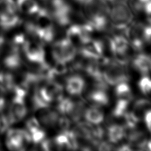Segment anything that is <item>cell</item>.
I'll use <instances>...</instances> for the list:
<instances>
[{
  "label": "cell",
  "mask_w": 151,
  "mask_h": 151,
  "mask_svg": "<svg viewBox=\"0 0 151 151\" xmlns=\"http://www.w3.org/2000/svg\"><path fill=\"white\" fill-rule=\"evenodd\" d=\"M109 17L113 27L125 33L126 28L132 23L133 15L126 2H118L110 7Z\"/></svg>",
  "instance_id": "6da1fadb"
},
{
  "label": "cell",
  "mask_w": 151,
  "mask_h": 151,
  "mask_svg": "<svg viewBox=\"0 0 151 151\" xmlns=\"http://www.w3.org/2000/svg\"><path fill=\"white\" fill-rule=\"evenodd\" d=\"M125 66L115 61H110L109 64L105 66L102 70V76L107 84L115 86L127 82L128 75Z\"/></svg>",
  "instance_id": "7a4b0ae2"
},
{
  "label": "cell",
  "mask_w": 151,
  "mask_h": 151,
  "mask_svg": "<svg viewBox=\"0 0 151 151\" xmlns=\"http://www.w3.org/2000/svg\"><path fill=\"white\" fill-rule=\"evenodd\" d=\"M31 142L30 134L23 129H9L6 137V145L12 150H23Z\"/></svg>",
  "instance_id": "3957f363"
},
{
  "label": "cell",
  "mask_w": 151,
  "mask_h": 151,
  "mask_svg": "<svg viewBox=\"0 0 151 151\" xmlns=\"http://www.w3.org/2000/svg\"><path fill=\"white\" fill-rule=\"evenodd\" d=\"M23 51L25 53L26 58L31 63L41 64L45 62L43 43L36 40L27 39L23 46Z\"/></svg>",
  "instance_id": "277c9868"
},
{
  "label": "cell",
  "mask_w": 151,
  "mask_h": 151,
  "mask_svg": "<svg viewBox=\"0 0 151 151\" xmlns=\"http://www.w3.org/2000/svg\"><path fill=\"white\" fill-rule=\"evenodd\" d=\"M38 88L41 98L48 104L53 101H59L63 98V86L55 80L47 81L45 84Z\"/></svg>",
  "instance_id": "5b68a950"
},
{
  "label": "cell",
  "mask_w": 151,
  "mask_h": 151,
  "mask_svg": "<svg viewBox=\"0 0 151 151\" xmlns=\"http://www.w3.org/2000/svg\"><path fill=\"white\" fill-rule=\"evenodd\" d=\"M105 50L104 42L99 40L91 39L81 46L80 54L87 58L97 59L103 55Z\"/></svg>",
  "instance_id": "8992f818"
},
{
  "label": "cell",
  "mask_w": 151,
  "mask_h": 151,
  "mask_svg": "<svg viewBox=\"0 0 151 151\" xmlns=\"http://www.w3.org/2000/svg\"><path fill=\"white\" fill-rule=\"evenodd\" d=\"M9 110L13 123H17L22 120L27 114L25 98L14 96L12 104L9 106Z\"/></svg>",
  "instance_id": "52a82bcc"
},
{
  "label": "cell",
  "mask_w": 151,
  "mask_h": 151,
  "mask_svg": "<svg viewBox=\"0 0 151 151\" xmlns=\"http://www.w3.org/2000/svg\"><path fill=\"white\" fill-rule=\"evenodd\" d=\"M88 101L93 107H100L109 104V99L106 90L103 89L95 88L91 91L87 96Z\"/></svg>",
  "instance_id": "ba28073f"
},
{
  "label": "cell",
  "mask_w": 151,
  "mask_h": 151,
  "mask_svg": "<svg viewBox=\"0 0 151 151\" xmlns=\"http://www.w3.org/2000/svg\"><path fill=\"white\" fill-rule=\"evenodd\" d=\"M66 90L73 96H79L85 89V82L84 79L79 75H73L67 78Z\"/></svg>",
  "instance_id": "9c48e42d"
},
{
  "label": "cell",
  "mask_w": 151,
  "mask_h": 151,
  "mask_svg": "<svg viewBox=\"0 0 151 151\" xmlns=\"http://www.w3.org/2000/svg\"><path fill=\"white\" fill-rule=\"evenodd\" d=\"M20 50L11 46L9 52L4 58V64L10 70H16L20 68L22 64Z\"/></svg>",
  "instance_id": "30bf717a"
},
{
  "label": "cell",
  "mask_w": 151,
  "mask_h": 151,
  "mask_svg": "<svg viewBox=\"0 0 151 151\" xmlns=\"http://www.w3.org/2000/svg\"><path fill=\"white\" fill-rule=\"evenodd\" d=\"M39 119L41 125L47 127H51L57 125L59 115L54 110H51L49 107L40 109L39 110Z\"/></svg>",
  "instance_id": "8fae6325"
},
{
  "label": "cell",
  "mask_w": 151,
  "mask_h": 151,
  "mask_svg": "<svg viewBox=\"0 0 151 151\" xmlns=\"http://www.w3.org/2000/svg\"><path fill=\"white\" fill-rule=\"evenodd\" d=\"M151 57L144 53H141L135 56L133 61V65L137 72L142 75L147 76L150 70Z\"/></svg>",
  "instance_id": "7c38bea8"
},
{
  "label": "cell",
  "mask_w": 151,
  "mask_h": 151,
  "mask_svg": "<svg viewBox=\"0 0 151 151\" xmlns=\"http://www.w3.org/2000/svg\"><path fill=\"white\" fill-rule=\"evenodd\" d=\"M62 59L64 63H71L77 55V47L67 37L60 40Z\"/></svg>",
  "instance_id": "4fadbf2b"
},
{
  "label": "cell",
  "mask_w": 151,
  "mask_h": 151,
  "mask_svg": "<svg viewBox=\"0 0 151 151\" xmlns=\"http://www.w3.org/2000/svg\"><path fill=\"white\" fill-rule=\"evenodd\" d=\"M16 4L19 12L24 14L36 15L40 9L36 0H17Z\"/></svg>",
  "instance_id": "5bb4252c"
},
{
  "label": "cell",
  "mask_w": 151,
  "mask_h": 151,
  "mask_svg": "<svg viewBox=\"0 0 151 151\" xmlns=\"http://www.w3.org/2000/svg\"><path fill=\"white\" fill-rule=\"evenodd\" d=\"M150 107L151 102L149 100L147 99H139L135 101L131 112L140 121L144 117L145 113L150 109Z\"/></svg>",
  "instance_id": "9a60e30c"
},
{
  "label": "cell",
  "mask_w": 151,
  "mask_h": 151,
  "mask_svg": "<svg viewBox=\"0 0 151 151\" xmlns=\"http://www.w3.org/2000/svg\"><path fill=\"white\" fill-rule=\"evenodd\" d=\"M85 118L89 123L99 125L104 119L103 112L97 107L92 106L85 110L84 112Z\"/></svg>",
  "instance_id": "2e32d148"
},
{
  "label": "cell",
  "mask_w": 151,
  "mask_h": 151,
  "mask_svg": "<svg viewBox=\"0 0 151 151\" xmlns=\"http://www.w3.org/2000/svg\"><path fill=\"white\" fill-rule=\"evenodd\" d=\"M107 135L110 142L117 143L125 137V127L117 124L111 125L108 128Z\"/></svg>",
  "instance_id": "e0dca14e"
},
{
  "label": "cell",
  "mask_w": 151,
  "mask_h": 151,
  "mask_svg": "<svg viewBox=\"0 0 151 151\" xmlns=\"http://www.w3.org/2000/svg\"><path fill=\"white\" fill-rule=\"evenodd\" d=\"M115 92L118 101L131 103L133 99V94L130 87L126 82H122L117 84Z\"/></svg>",
  "instance_id": "ac0fdd59"
},
{
  "label": "cell",
  "mask_w": 151,
  "mask_h": 151,
  "mask_svg": "<svg viewBox=\"0 0 151 151\" xmlns=\"http://www.w3.org/2000/svg\"><path fill=\"white\" fill-rule=\"evenodd\" d=\"M17 4L14 0H0V19L17 13Z\"/></svg>",
  "instance_id": "d6986e66"
},
{
  "label": "cell",
  "mask_w": 151,
  "mask_h": 151,
  "mask_svg": "<svg viewBox=\"0 0 151 151\" xmlns=\"http://www.w3.org/2000/svg\"><path fill=\"white\" fill-rule=\"evenodd\" d=\"M57 111L59 113L63 115L69 116L73 109L75 101L71 98H63V97L61 99L57 101Z\"/></svg>",
  "instance_id": "ffe728a7"
},
{
  "label": "cell",
  "mask_w": 151,
  "mask_h": 151,
  "mask_svg": "<svg viewBox=\"0 0 151 151\" xmlns=\"http://www.w3.org/2000/svg\"><path fill=\"white\" fill-rule=\"evenodd\" d=\"M20 23V18L18 13L0 19V27L4 30H9L17 27Z\"/></svg>",
  "instance_id": "44dd1931"
},
{
  "label": "cell",
  "mask_w": 151,
  "mask_h": 151,
  "mask_svg": "<svg viewBox=\"0 0 151 151\" xmlns=\"http://www.w3.org/2000/svg\"><path fill=\"white\" fill-rule=\"evenodd\" d=\"M54 140H55L57 150H71L66 134L63 131H62L61 134L57 136Z\"/></svg>",
  "instance_id": "7402d4cb"
},
{
  "label": "cell",
  "mask_w": 151,
  "mask_h": 151,
  "mask_svg": "<svg viewBox=\"0 0 151 151\" xmlns=\"http://www.w3.org/2000/svg\"><path fill=\"white\" fill-rule=\"evenodd\" d=\"M139 87L144 95L151 94V78L147 76H144L139 82Z\"/></svg>",
  "instance_id": "603a6c76"
},
{
  "label": "cell",
  "mask_w": 151,
  "mask_h": 151,
  "mask_svg": "<svg viewBox=\"0 0 151 151\" xmlns=\"http://www.w3.org/2000/svg\"><path fill=\"white\" fill-rule=\"evenodd\" d=\"M39 121L35 117H31L26 122V130L29 133H31L38 129H41Z\"/></svg>",
  "instance_id": "cb8c5ba5"
},
{
  "label": "cell",
  "mask_w": 151,
  "mask_h": 151,
  "mask_svg": "<svg viewBox=\"0 0 151 151\" xmlns=\"http://www.w3.org/2000/svg\"><path fill=\"white\" fill-rule=\"evenodd\" d=\"M29 134L31 137V142H33L36 145L39 144L43 140L45 139V133L41 128L33 132V133H29Z\"/></svg>",
  "instance_id": "d4e9b609"
},
{
  "label": "cell",
  "mask_w": 151,
  "mask_h": 151,
  "mask_svg": "<svg viewBox=\"0 0 151 151\" xmlns=\"http://www.w3.org/2000/svg\"><path fill=\"white\" fill-rule=\"evenodd\" d=\"M52 69L54 73L57 76H61L67 73L68 68H67L66 63L64 62H55V64Z\"/></svg>",
  "instance_id": "484cf974"
},
{
  "label": "cell",
  "mask_w": 151,
  "mask_h": 151,
  "mask_svg": "<svg viewBox=\"0 0 151 151\" xmlns=\"http://www.w3.org/2000/svg\"><path fill=\"white\" fill-rule=\"evenodd\" d=\"M70 125H71V123H70V121L69 119L65 117H59L56 125L61 129V131L62 132L68 130Z\"/></svg>",
  "instance_id": "4316f807"
},
{
  "label": "cell",
  "mask_w": 151,
  "mask_h": 151,
  "mask_svg": "<svg viewBox=\"0 0 151 151\" xmlns=\"http://www.w3.org/2000/svg\"><path fill=\"white\" fill-rule=\"evenodd\" d=\"M144 122L146 123L147 128L151 132V109H149L145 113L144 115Z\"/></svg>",
  "instance_id": "83f0119b"
},
{
  "label": "cell",
  "mask_w": 151,
  "mask_h": 151,
  "mask_svg": "<svg viewBox=\"0 0 151 151\" xmlns=\"http://www.w3.org/2000/svg\"><path fill=\"white\" fill-rule=\"evenodd\" d=\"M97 147H99V150H109L112 149L111 145L105 142H101V143L99 144Z\"/></svg>",
  "instance_id": "f1b7e54d"
},
{
  "label": "cell",
  "mask_w": 151,
  "mask_h": 151,
  "mask_svg": "<svg viewBox=\"0 0 151 151\" xmlns=\"http://www.w3.org/2000/svg\"><path fill=\"white\" fill-rule=\"evenodd\" d=\"M138 1L140 3V4H141L142 5V6H143V8H144V5L147 4L148 2H149L150 1H151V0H138Z\"/></svg>",
  "instance_id": "f546056e"
},
{
  "label": "cell",
  "mask_w": 151,
  "mask_h": 151,
  "mask_svg": "<svg viewBox=\"0 0 151 151\" xmlns=\"http://www.w3.org/2000/svg\"><path fill=\"white\" fill-rule=\"evenodd\" d=\"M75 1H77V2L80 3V4H84V3L87 2V1H89V0H75Z\"/></svg>",
  "instance_id": "4dcf8cb0"
},
{
  "label": "cell",
  "mask_w": 151,
  "mask_h": 151,
  "mask_svg": "<svg viewBox=\"0 0 151 151\" xmlns=\"http://www.w3.org/2000/svg\"><path fill=\"white\" fill-rule=\"evenodd\" d=\"M150 70H151V63H150Z\"/></svg>",
  "instance_id": "1f68e13d"
},
{
  "label": "cell",
  "mask_w": 151,
  "mask_h": 151,
  "mask_svg": "<svg viewBox=\"0 0 151 151\" xmlns=\"http://www.w3.org/2000/svg\"><path fill=\"white\" fill-rule=\"evenodd\" d=\"M0 150H1V145H0Z\"/></svg>",
  "instance_id": "d6a6232c"
},
{
  "label": "cell",
  "mask_w": 151,
  "mask_h": 151,
  "mask_svg": "<svg viewBox=\"0 0 151 151\" xmlns=\"http://www.w3.org/2000/svg\"><path fill=\"white\" fill-rule=\"evenodd\" d=\"M0 126H1V122H0Z\"/></svg>",
  "instance_id": "836d02e7"
}]
</instances>
